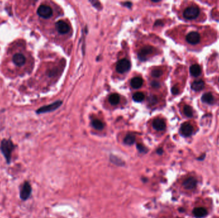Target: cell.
<instances>
[{
  "label": "cell",
  "instance_id": "cell-1",
  "mask_svg": "<svg viewBox=\"0 0 219 218\" xmlns=\"http://www.w3.org/2000/svg\"><path fill=\"white\" fill-rule=\"evenodd\" d=\"M15 147L13 143L10 139H3L1 142L0 150L5 159L6 163L8 164H10L11 163L12 154Z\"/></svg>",
  "mask_w": 219,
  "mask_h": 218
},
{
  "label": "cell",
  "instance_id": "cell-2",
  "mask_svg": "<svg viewBox=\"0 0 219 218\" xmlns=\"http://www.w3.org/2000/svg\"><path fill=\"white\" fill-rule=\"evenodd\" d=\"M32 193V187L30 182L25 181L20 188L19 197L21 200L26 201L30 198Z\"/></svg>",
  "mask_w": 219,
  "mask_h": 218
},
{
  "label": "cell",
  "instance_id": "cell-3",
  "mask_svg": "<svg viewBox=\"0 0 219 218\" xmlns=\"http://www.w3.org/2000/svg\"><path fill=\"white\" fill-rule=\"evenodd\" d=\"M200 13V9L198 6L192 5L188 6L184 10L183 17L187 20H193L198 17Z\"/></svg>",
  "mask_w": 219,
  "mask_h": 218
},
{
  "label": "cell",
  "instance_id": "cell-4",
  "mask_svg": "<svg viewBox=\"0 0 219 218\" xmlns=\"http://www.w3.org/2000/svg\"><path fill=\"white\" fill-rule=\"evenodd\" d=\"M37 14L44 19H49L53 15V10L48 5H41L37 9Z\"/></svg>",
  "mask_w": 219,
  "mask_h": 218
},
{
  "label": "cell",
  "instance_id": "cell-5",
  "mask_svg": "<svg viewBox=\"0 0 219 218\" xmlns=\"http://www.w3.org/2000/svg\"><path fill=\"white\" fill-rule=\"evenodd\" d=\"M62 104V102L61 100H58L51 104L41 107L39 109V110H36V112L37 114H41V113H45L47 112L53 111L56 110V109H58Z\"/></svg>",
  "mask_w": 219,
  "mask_h": 218
},
{
  "label": "cell",
  "instance_id": "cell-6",
  "mask_svg": "<svg viewBox=\"0 0 219 218\" xmlns=\"http://www.w3.org/2000/svg\"><path fill=\"white\" fill-rule=\"evenodd\" d=\"M130 62L126 59H122L118 62L116 65V70L121 74L125 73L130 69Z\"/></svg>",
  "mask_w": 219,
  "mask_h": 218
},
{
  "label": "cell",
  "instance_id": "cell-7",
  "mask_svg": "<svg viewBox=\"0 0 219 218\" xmlns=\"http://www.w3.org/2000/svg\"><path fill=\"white\" fill-rule=\"evenodd\" d=\"M186 40L189 43H190V44H198L201 40V35L197 32H191L187 34Z\"/></svg>",
  "mask_w": 219,
  "mask_h": 218
},
{
  "label": "cell",
  "instance_id": "cell-8",
  "mask_svg": "<svg viewBox=\"0 0 219 218\" xmlns=\"http://www.w3.org/2000/svg\"><path fill=\"white\" fill-rule=\"evenodd\" d=\"M193 130L194 128L188 122H185L182 123L180 128L181 134L185 137L190 136L193 133Z\"/></svg>",
  "mask_w": 219,
  "mask_h": 218
},
{
  "label": "cell",
  "instance_id": "cell-9",
  "mask_svg": "<svg viewBox=\"0 0 219 218\" xmlns=\"http://www.w3.org/2000/svg\"><path fill=\"white\" fill-rule=\"evenodd\" d=\"M56 28L60 34H66L69 32V26L65 21L60 20L56 23Z\"/></svg>",
  "mask_w": 219,
  "mask_h": 218
},
{
  "label": "cell",
  "instance_id": "cell-10",
  "mask_svg": "<svg viewBox=\"0 0 219 218\" xmlns=\"http://www.w3.org/2000/svg\"><path fill=\"white\" fill-rule=\"evenodd\" d=\"M26 57L22 53H16L12 57V62L16 66L22 67L26 63Z\"/></svg>",
  "mask_w": 219,
  "mask_h": 218
},
{
  "label": "cell",
  "instance_id": "cell-11",
  "mask_svg": "<svg viewBox=\"0 0 219 218\" xmlns=\"http://www.w3.org/2000/svg\"><path fill=\"white\" fill-rule=\"evenodd\" d=\"M198 184V180L194 177H189L184 180L182 186L188 190H194Z\"/></svg>",
  "mask_w": 219,
  "mask_h": 218
},
{
  "label": "cell",
  "instance_id": "cell-12",
  "mask_svg": "<svg viewBox=\"0 0 219 218\" xmlns=\"http://www.w3.org/2000/svg\"><path fill=\"white\" fill-rule=\"evenodd\" d=\"M152 126L156 130L161 131L163 130L166 127L165 121L162 118H156L152 122Z\"/></svg>",
  "mask_w": 219,
  "mask_h": 218
},
{
  "label": "cell",
  "instance_id": "cell-13",
  "mask_svg": "<svg viewBox=\"0 0 219 218\" xmlns=\"http://www.w3.org/2000/svg\"><path fill=\"white\" fill-rule=\"evenodd\" d=\"M193 214L197 218H202L208 214V211L204 207H196L193 210Z\"/></svg>",
  "mask_w": 219,
  "mask_h": 218
},
{
  "label": "cell",
  "instance_id": "cell-14",
  "mask_svg": "<svg viewBox=\"0 0 219 218\" xmlns=\"http://www.w3.org/2000/svg\"><path fill=\"white\" fill-rule=\"evenodd\" d=\"M152 51L153 48L151 46H145L140 51L139 53H138V56L142 60H144L146 56L152 53Z\"/></svg>",
  "mask_w": 219,
  "mask_h": 218
},
{
  "label": "cell",
  "instance_id": "cell-15",
  "mask_svg": "<svg viewBox=\"0 0 219 218\" xmlns=\"http://www.w3.org/2000/svg\"><path fill=\"white\" fill-rule=\"evenodd\" d=\"M204 86H205V83H204V81H202V79L199 80H195L194 81L192 84V89L194 90L195 92H199L202 90L204 88Z\"/></svg>",
  "mask_w": 219,
  "mask_h": 218
},
{
  "label": "cell",
  "instance_id": "cell-16",
  "mask_svg": "<svg viewBox=\"0 0 219 218\" xmlns=\"http://www.w3.org/2000/svg\"><path fill=\"white\" fill-rule=\"evenodd\" d=\"M190 72L194 77H198L201 74V68L198 64H194L190 67Z\"/></svg>",
  "mask_w": 219,
  "mask_h": 218
},
{
  "label": "cell",
  "instance_id": "cell-17",
  "mask_svg": "<svg viewBox=\"0 0 219 218\" xmlns=\"http://www.w3.org/2000/svg\"><path fill=\"white\" fill-rule=\"evenodd\" d=\"M143 79L140 77H135L131 80V86L133 88H139L143 85Z\"/></svg>",
  "mask_w": 219,
  "mask_h": 218
},
{
  "label": "cell",
  "instance_id": "cell-18",
  "mask_svg": "<svg viewBox=\"0 0 219 218\" xmlns=\"http://www.w3.org/2000/svg\"><path fill=\"white\" fill-rule=\"evenodd\" d=\"M201 100L204 103L211 104H212L214 101L213 96L212 95V93L210 92L205 93L202 95V96L201 97Z\"/></svg>",
  "mask_w": 219,
  "mask_h": 218
},
{
  "label": "cell",
  "instance_id": "cell-19",
  "mask_svg": "<svg viewBox=\"0 0 219 218\" xmlns=\"http://www.w3.org/2000/svg\"><path fill=\"white\" fill-rule=\"evenodd\" d=\"M120 97L117 93H113L109 97V102L112 105H117L119 103Z\"/></svg>",
  "mask_w": 219,
  "mask_h": 218
},
{
  "label": "cell",
  "instance_id": "cell-20",
  "mask_svg": "<svg viewBox=\"0 0 219 218\" xmlns=\"http://www.w3.org/2000/svg\"><path fill=\"white\" fill-rule=\"evenodd\" d=\"M92 126L94 128L98 130H102L104 128V124L103 122L97 119L94 120L92 122Z\"/></svg>",
  "mask_w": 219,
  "mask_h": 218
},
{
  "label": "cell",
  "instance_id": "cell-21",
  "mask_svg": "<svg viewBox=\"0 0 219 218\" xmlns=\"http://www.w3.org/2000/svg\"><path fill=\"white\" fill-rule=\"evenodd\" d=\"M135 141V136L133 134H128L126 137L125 140H124V142H125L126 145H133Z\"/></svg>",
  "mask_w": 219,
  "mask_h": 218
},
{
  "label": "cell",
  "instance_id": "cell-22",
  "mask_svg": "<svg viewBox=\"0 0 219 218\" xmlns=\"http://www.w3.org/2000/svg\"><path fill=\"white\" fill-rule=\"evenodd\" d=\"M183 111L185 115L187 117L191 118L193 117V110L191 106H190L188 105H185L183 107Z\"/></svg>",
  "mask_w": 219,
  "mask_h": 218
},
{
  "label": "cell",
  "instance_id": "cell-23",
  "mask_svg": "<svg viewBox=\"0 0 219 218\" xmlns=\"http://www.w3.org/2000/svg\"><path fill=\"white\" fill-rule=\"evenodd\" d=\"M144 98H145V96L142 92H136L133 96V100L136 102H138V103L144 100Z\"/></svg>",
  "mask_w": 219,
  "mask_h": 218
},
{
  "label": "cell",
  "instance_id": "cell-24",
  "mask_svg": "<svg viewBox=\"0 0 219 218\" xmlns=\"http://www.w3.org/2000/svg\"><path fill=\"white\" fill-rule=\"evenodd\" d=\"M151 75L154 77H159L162 75V71L159 69H155L152 72Z\"/></svg>",
  "mask_w": 219,
  "mask_h": 218
},
{
  "label": "cell",
  "instance_id": "cell-25",
  "mask_svg": "<svg viewBox=\"0 0 219 218\" xmlns=\"http://www.w3.org/2000/svg\"><path fill=\"white\" fill-rule=\"evenodd\" d=\"M179 88H178L177 86H174L172 87V93L174 94V95H177V94L179 93Z\"/></svg>",
  "mask_w": 219,
  "mask_h": 218
},
{
  "label": "cell",
  "instance_id": "cell-26",
  "mask_svg": "<svg viewBox=\"0 0 219 218\" xmlns=\"http://www.w3.org/2000/svg\"><path fill=\"white\" fill-rule=\"evenodd\" d=\"M137 148L140 150V152H145V148L142 145H138Z\"/></svg>",
  "mask_w": 219,
  "mask_h": 218
},
{
  "label": "cell",
  "instance_id": "cell-27",
  "mask_svg": "<svg viewBox=\"0 0 219 218\" xmlns=\"http://www.w3.org/2000/svg\"><path fill=\"white\" fill-rule=\"evenodd\" d=\"M124 5H125V6H128V7H130L131 6V3H130V2H126V3H124Z\"/></svg>",
  "mask_w": 219,
  "mask_h": 218
},
{
  "label": "cell",
  "instance_id": "cell-28",
  "mask_svg": "<svg viewBox=\"0 0 219 218\" xmlns=\"http://www.w3.org/2000/svg\"><path fill=\"white\" fill-rule=\"evenodd\" d=\"M204 157H205V154H204L201 157H199L198 158V160H199V161H202V160L204 159Z\"/></svg>",
  "mask_w": 219,
  "mask_h": 218
},
{
  "label": "cell",
  "instance_id": "cell-29",
  "mask_svg": "<svg viewBox=\"0 0 219 218\" xmlns=\"http://www.w3.org/2000/svg\"><path fill=\"white\" fill-rule=\"evenodd\" d=\"M157 151H158V153H159V154H162V153H163V150H162V148H159V149H158Z\"/></svg>",
  "mask_w": 219,
  "mask_h": 218
},
{
  "label": "cell",
  "instance_id": "cell-30",
  "mask_svg": "<svg viewBox=\"0 0 219 218\" xmlns=\"http://www.w3.org/2000/svg\"><path fill=\"white\" fill-rule=\"evenodd\" d=\"M218 80H219V79H218Z\"/></svg>",
  "mask_w": 219,
  "mask_h": 218
}]
</instances>
